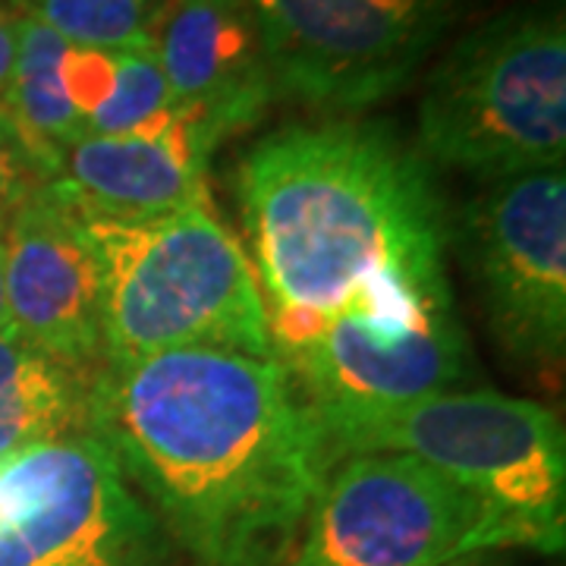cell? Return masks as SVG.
Wrapping results in <instances>:
<instances>
[{
    "label": "cell",
    "mask_w": 566,
    "mask_h": 566,
    "mask_svg": "<svg viewBox=\"0 0 566 566\" xmlns=\"http://www.w3.org/2000/svg\"><path fill=\"white\" fill-rule=\"evenodd\" d=\"M315 424L327 460L406 453L504 520L520 547L564 551L566 438L547 406L497 390H444L416 403L327 416Z\"/></svg>",
    "instance_id": "cell-5"
},
{
    "label": "cell",
    "mask_w": 566,
    "mask_h": 566,
    "mask_svg": "<svg viewBox=\"0 0 566 566\" xmlns=\"http://www.w3.org/2000/svg\"><path fill=\"white\" fill-rule=\"evenodd\" d=\"M76 211L102 271L104 365L174 349L274 359L252 262L211 208L142 221Z\"/></svg>",
    "instance_id": "cell-3"
},
{
    "label": "cell",
    "mask_w": 566,
    "mask_h": 566,
    "mask_svg": "<svg viewBox=\"0 0 566 566\" xmlns=\"http://www.w3.org/2000/svg\"><path fill=\"white\" fill-rule=\"evenodd\" d=\"M88 434L202 566L290 564L331 465L286 368L227 349L102 365Z\"/></svg>",
    "instance_id": "cell-2"
},
{
    "label": "cell",
    "mask_w": 566,
    "mask_h": 566,
    "mask_svg": "<svg viewBox=\"0 0 566 566\" xmlns=\"http://www.w3.org/2000/svg\"><path fill=\"white\" fill-rule=\"evenodd\" d=\"M98 371L57 359L13 331H0V460L88 431Z\"/></svg>",
    "instance_id": "cell-13"
},
{
    "label": "cell",
    "mask_w": 566,
    "mask_h": 566,
    "mask_svg": "<svg viewBox=\"0 0 566 566\" xmlns=\"http://www.w3.org/2000/svg\"><path fill=\"white\" fill-rule=\"evenodd\" d=\"M3 240L10 331L57 359L102 368V271L63 182H41L13 211Z\"/></svg>",
    "instance_id": "cell-10"
},
{
    "label": "cell",
    "mask_w": 566,
    "mask_h": 566,
    "mask_svg": "<svg viewBox=\"0 0 566 566\" xmlns=\"http://www.w3.org/2000/svg\"><path fill=\"white\" fill-rule=\"evenodd\" d=\"M472 0H249L274 92L365 111L422 70Z\"/></svg>",
    "instance_id": "cell-8"
},
{
    "label": "cell",
    "mask_w": 566,
    "mask_h": 566,
    "mask_svg": "<svg viewBox=\"0 0 566 566\" xmlns=\"http://www.w3.org/2000/svg\"><path fill=\"white\" fill-rule=\"evenodd\" d=\"M501 547L516 532L438 469L363 453L324 479L290 566H444Z\"/></svg>",
    "instance_id": "cell-7"
},
{
    "label": "cell",
    "mask_w": 566,
    "mask_h": 566,
    "mask_svg": "<svg viewBox=\"0 0 566 566\" xmlns=\"http://www.w3.org/2000/svg\"><path fill=\"white\" fill-rule=\"evenodd\" d=\"M463 249L501 346L532 368L557 371L566 349L564 170L491 182L465 208Z\"/></svg>",
    "instance_id": "cell-9"
},
{
    "label": "cell",
    "mask_w": 566,
    "mask_h": 566,
    "mask_svg": "<svg viewBox=\"0 0 566 566\" xmlns=\"http://www.w3.org/2000/svg\"><path fill=\"white\" fill-rule=\"evenodd\" d=\"M0 331H10V315H7V240L0 230Z\"/></svg>",
    "instance_id": "cell-20"
},
{
    "label": "cell",
    "mask_w": 566,
    "mask_h": 566,
    "mask_svg": "<svg viewBox=\"0 0 566 566\" xmlns=\"http://www.w3.org/2000/svg\"><path fill=\"white\" fill-rule=\"evenodd\" d=\"M482 557H485V554H475V557H463V560H453V564H444V566H485Z\"/></svg>",
    "instance_id": "cell-21"
},
{
    "label": "cell",
    "mask_w": 566,
    "mask_h": 566,
    "mask_svg": "<svg viewBox=\"0 0 566 566\" xmlns=\"http://www.w3.org/2000/svg\"><path fill=\"white\" fill-rule=\"evenodd\" d=\"M271 356L331 409L444 394L469 353L428 161L387 123L283 126L237 174Z\"/></svg>",
    "instance_id": "cell-1"
},
{
    "label": "cell",
    "mask_w": 566,
    "mask_h": 566,
    "mask_svg": "<svg viewBox=\"0 0 566 566\" xmlns=\"http://www.w3.org/2000/svg\"><path fill=\"white\" fill-rule=\"evenodd\" d=\"M155 51L174 107L211 151L262 120L277 95L249 0H174Z\"/></svg>",
    "instance_id": "cell-11"
},
{
    "label": "cell",
    "mask_w": 566,
    "mask_h": 566,
    "mask_svg": "<svg viewBox=\"0 0 566 566\" xmlns=\"http://www.w3.org/2000/svg\"><path fill=\"white\" fill-rule=\"evenodd\" d=\"M61 80L70 104L88 120L114 92V51L70 44L61 61Z\"/></svg>",
    "instance_id": "cell-18"
},
{
    "label": "cell",
    "mask_w": 566,
    "mask_h": 566,
    "mask_svg": "<svg viewBox=\"0 0 566 566\" xmlns=\"http://www.w3.org/2000/svg\"><path fill=\"white\" fill-rule=\"evenodd\" d=\"M0 566H202L82 431L0 460Z\"/></svg>",
    "instance_id": "cell-6"
},
{
    "label": "cell",
    "mask_w": 566,
    "mask_h": 566,
    "mask_svg": "<svg viewBox=\"0 0 566 566\" xmlns=\"http://www.w3.org/2000/svg\"><path fill=\"white\" fill-rule=\"evenodd\" d=\"M66 41L39 20L17 13V63L0 107L20 126L41 170L57 180L63 155L88 136L82 114L70 104L61 80Z\"/></svg>",
    "instance_id": "cell-14"
},
{
    "label": "cell",
    "mask_w": 566,
    "mask_h": 566,
    "mask_svg": "<svg viewBox=\"0 0 566 566\" xmlns=\"http://www.w3.org/2000/svg\"><path fill=\"white\" fill-rule=\"evenodd\" d=\"M13 63H17V13L0 7V102L13 76Z\"/></svg>",
    "instance_id": "cell-19"
},
{
    "label": "cell",
    "mask_w": 566,
    "mask_h": 566,
    "mask_svg": "<svg viewBox=\"0 0 566 566\" xmlns=\"http://www.w3.org/2000/svg\"><path fill=\"white\" fill-rule=\"evenodd\" d=\"M419 155L485 180L564 170V0H523L465 32L419 102Z\"/></svg>",
    "instance_id": "cell-4"
},
{
    "label": "cell",
    "mask_w": 566,
    "mask_h": 566,
    "mask_svg": "<svg viewBox=\"0 0 566 566\" xmlns=\"http://www.w3.org/2000/svg\"><path fill=\"white\" fill-rule=\"evenodd\" d=\"M48 180L51 177L35 161L29 142L22 139L20 126L0 107V230H7L13 211Z\"/></svg>",
    "instance_id": "cell-17"
},
{
    "label": "cell",
    "mask_w": 566,
    "mask_h": 566,
    "mask_svg": "<svg viewBox=\"0 0 566 566\" xmlns=\"http://www.w3.org/2000/svg\"><path fill=\"white\" fill-rule=\"evenodd\" d=\"M192 120L174 107L155 136H85L63 155L57 180L88 214L142 221L208 208L205 170L211 161Z\"/></svg>",
    "instance_id": "cell-12"
},
{
    "label": "cell",
    "mask_w": 566,
    "mask_h": 566,
    "mask_svg": "<svg viewBox=\"0 0 566 566\" xmlns=\"http://www.w3.org/2000/svg\"><path fill=\"white\" fill-rule=\"evenodd\" d=\"M17 10L73 48L155 51L158 25L174 0H13Z\"/></svg>",
    "instance_id": "cell-15"
},
{
    "label": "cell",
    "mask_w": 566,
    "mask_h": 566,
    "mask_svg": "<svg viewBox=\"0 0 566 566\" xmlns=\"http://www.w3.org/2000/svg\"><path fill=\"white\" fill-rule=\"evenodd\" d=\"M174 114L158 51H114V92L85 120L88 136H155Z\"/></svg>",
    "instance_id": "cell-16"
}]
</instances>
